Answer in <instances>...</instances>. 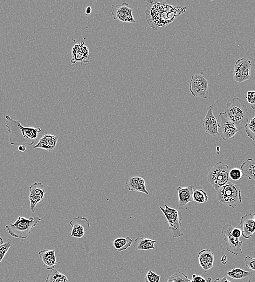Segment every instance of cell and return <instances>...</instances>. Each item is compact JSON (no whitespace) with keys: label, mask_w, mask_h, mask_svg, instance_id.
<instances>
[{"label":"cell","mask_w":255,"mask_h":282,"mask_svg":"<svg viewBox=\"0 0 255 282\" xmlns=\"http://www.w3.org/2000/svg\"><path fill=\"white\" fill-rule=\"evenodd\" d=\"M187 9V7L172 6L167 1H148L145 13L148 24L157 31L173 22Z\"/></svg>","instance_id":"6da1fadb"},{"label":"cell","mask_w":255,"mask_h":282,"mask_svg":"<svg viewBox=\"0 0 255 282\" xmlns=\"http://www.w3.org/2000/svg\"><path fill=\"white\" fill-rule=\"evenodd\" d=\"M5 126L9 134V142L11 146H33L39 140L40 128L24 127L20 120L13 119L9 115L5 116Z\"/></svg>","instance_id":"7a4b0ae2"},{"label":"cell","mask_w":255,"mask_h":282,"mask_svg":"<svg viewBox=\"0 0 255 282\" xmlns=\"http://www.w3.org/2000/svg\"><path fill=\"white\" fill-rule=\"evenodd\" d=\"M225 113L238 129L242 130L249 121L246 102L240 98H234L227 103Z\"/></svg>","instance_id":"3957f363"},{"label":"cell","mask_w":255,"mask_h":282,"mask_svg":"<svg viewBox=\"0 0 255 282\" xmlns=\"http://www.w3.org/2000/svg\"><path fill=\"white\" fill-rule=\"evenodd\" d=\"M41 221V219L38 217H31L29 219L19 217L15 223L6 225L5 229L11 236L26 239L30 236L32 229Z\"/></svg>","instance_id":"277c9868"},{"label":"cell","mask_w":255,"mask_h":282,"mask_svg":"<svg viewBox=\"0 0 255 282\" xmlns=\"http://www.w3.org/2000/svg\"><path fill=\"white\" fill-rule=\"evenodd\" d=\"M217 199L220 203L235 209L242 203V191L239 185L230 181L217 191Z\"/></svg>","instance_id":"5b68a950"},{"label":"cell","mask_w":255,"mask_h":282,"mask_svg":"<svg viewBox=\"0 0 255 282\" xmlns=\"http://www.w3.org/2000/svg\"><path fill=\"white\" fill-rule=\"evenodd\" d=\"M229 167L222 161H219L210 171L208 181L211 186L216 191L224 186L230 182Z\"/></svg>","instance_id":"8992f818"},{"label":"cell","mask_w":255,"mask_h":282,"mask_svg":"<svg viewBox=\"0 0 255 282\" xmlns=\"http://www.w3.org/2000/svg\"><path fill=\"white\" fill-rule=\"evenodd\" d=\"M165 208L160 206V209L166 217L168 224L169 228L171 231L172 237L178 238L183 236V231L182 228V216L180 212L175 209L171 208L164 205Z\"/></svg>","instance_id":"52a82bcc"},{"label":"cell","mask_w":255,"mask_h":282,"mask_svg":"<svg viewBox=\"0 0 255 282\" xmlns=\"http://www.w3.org/2000/svg\"><path fill=\"white\" fill-rule=\"evenodd\" d=\"M209 89V82L202 73L193 75L189 84V90L193 96L205 100L208 99Z\"/></svg>","instance_id":"ba28073f"},{"label":"cell","mask_w":255,"mask_h":282,"mask_svg":"<svg viewBox=\"0 0 255 282\" xmlns=\"http://www.w3.org/2000/svg\"><path fill=\"white\" fill-rule=\"evenodd\" d=\"M219 134L224 141L235 138L239 130L232 122L227 118L225 113H220L217 119Z\"/></svg>","instance_id":"9c48e42d"},{"label":"cell","mask_w":255,"mask_h":282,"mask_svg":"<svg viewBox=\"0 0 255 282\" xmlns=\"http://www.w3.org/2000/svg\"><path fill=\"white\" fill-rule=\"evenodd\" d=\"M233 226L226 224L223 227L222 232L224 236V241L226 245L227 251L238 256L243 253L242 246L243 242L240 241L239 239L234 238L231 235Z\"/></svg>","instance_id":"30bf717a"},{"label":"cell","mask_w":255,"mask_h":282,"mask_svg":"<svg viewBox=\"0 0 255 282\" xmlns=\"http://www.w3.org/2000/svg\"><path fill=\"white\" fill-rule=\"evenodd\" d=\"M133 10L130 8L127 3L113 5L111 7V13L114 19L123 23H136L133 15Z\"/></svg>","instance_id":"8fae6325"},{"label":"cell","mask_w":255,"mask_h":282,"mask_svg":"<svg viewBox=\"0 0 255 282\" xmlns=\"http://www.w3.org/2000/svg\"><path fill=\"white\" fill-rule=\"evenodd\" d=\"M251 62L245 58L237 60L234 68L233 79L239 83L251 78Z\"/></svg>","instance_id":"7c38bea8"},{"label":"cell","mask_w":255,"mask_h":282,"mask_svg":"<svg viewBox=\"0 0 255 282\" xmlns=\"http://www.w3.org/2000/svg\"><path fill=\"white\" fill-rule=\"evenodd\" d=\"M47 191L46 185L40 182H35L29 187V201L30 211L32 213L36 212V206L38 204L44 201L45 195Z\"/></svg>","instance_id":"4fadbf2b"},{"label":"cell","mask_w":255,"mask_h":282,"mask_svg":"<svg viewBox=\"0 0 255 282\" xmlns=\"http://www.w3.org/2000/svg\"><path fill=\"white\" fill-rule=\"evenodd\" d=\"M214 106H210L207 109V112L203 121V127L204 131L213 137L219 135L217 119L213 113Z\"/></svg>","instance_id":"5bb4252c"},{"label":"cell","mask_w":255,"mask_h":282,"mask_svg":"<svg viewBox=\"0 0 255 282\" xmlns=\"http://www.w3.org/2000/svg\"><path fill=\"white\" fill-rule=\"evenodd\" d=\"M70 224L72 228L71 236L79 239L84 236L86 232L90 228L88 219L80 215L73 218L70 222Z\"/></svg>","instance_id":"9a60e30c"},{"label":"cell","mask_w":255,"mask_h":282,"mask_svg":"<svg viewBox=\"0 0 255 282\" xmlns=\"http://www.w3.org/2000/svg\"><path fill=\"white\" fill-rule=\"evenodd\" d=\"M59 137L58 136L45 133L41 136L34 149H41L51 152L56 150Z\"/></svg>","instance_id":"2e32d148"},{"label":"cell","mask_w":255,"mask_h":282,"mask_svg":"<svg viewBox=\"0 0 255 282\" xmlns=\"http://www.w3.org/2000/svg\"><path fill=\"white\" fill-rule=\"evenodd\" d=\"M89 51L84 41L81 43L74 45L72 50V59L71 63L74 65L77 62L87 64L88 63Z\"/></svg>","instance_id":"e0dca14e"},{"label":"cell","mask_w":255,"mask_h":282,"mask_svg":"<svg viewBox=\"0 0 255 282\" xmlns=\"http://www.w3.org/2000/svg\"><path fill=\"white\" fill-rule=\"evenodd\" d=\"M176 190L178 194L177 205L178 209L181 210H187L188 204L192 201V194L194 187L192 186L178 187Z\"/></svg>","instance_id":"ac0fdd59"},{"label":"cell","mask_w":255,"mask_h":282,"mask_svg":"<svg viewBox=\"0 0 255 282\" xmlns=\"http://www.w3.org/2000/svg\"><path fill=\"white\" fill-rule=\"evenodd\" d=\"M243 237L250 239L255 233V223L252 214H246L241 218L240 228Z\"/></svg>","instance_id":"d6986e66"},{"label":"cell","mask_w":255,"mask_h":282,"mask_svg":"<svg viewBox=\"0 0 255 282\" xmlns=\"http://www.w3.org/2000/svg\"><path fill=\"white\" fill-rule=\"evenodd\" d=\"M38 255L41 263L47 270L54 269L58 264L55 250H41L38 252Z\"/></svg>","instance_id":"ffe728a7"},{"label":"cell","mask_w":255,"mask_h":282,"mask_svg":"<svg viewBox=\"0 0 255 282\" xmlns=\"http://www.w3.org/2000/svg\"><path fill=\"white\" fill-rule=\"evenodd\" d=\"M199 264L206 272L212 269L214 264L215 255L211 250L204 249L198 254Z\"/></svg>","instance_id":"44dd1931"},{"label":"cell","mask_w":255,"mask_h":282,"mask_svg":"<svg viewBox=\"0 0 255 282\" xmlns=\"http://www.w3.org/2000/svg\"><path fill=\"white\" fill-rule=\"evenodd\" d=\"M226 277L230 282H251L253 273L241 269H233L227 272Z\"/></svg>","instance_id":"7402d4cb"},{"label":"cell","mask_w":255,"mask_h":282,"mask_svg":"<svg viewBox=\"0 0 255 282\" xmlns=\"http://www.w3.org/2000/svg\"><path fill=\"white\" fill-rule=\"evenodd\" d=\"M126 185L130 191H136L149 195L146 189V182L143 178L139 176L130 177L126 180Z\"/></svg>","instance_id":"603a6c76"},{"label":"cell","mask_w":255,"mask_h":282,"mask_svg":"<svg viewBox=\"0 0 255 282\" xmlns=\"http://www.w3.org/2000/svg\"><path fill=\"white\" fill-rule=\"evenodd\" d=\"M156 240L144 237H137L135 240L133 246L136 250H155Z\"/></svg>","instance_id":"cb8c5ba5"},{"label":"cell","mask_w":255,"mask_h":282,"mask_svg":"<svg viewBox=\"0 0 255 282\" xmlns=\"http://www.w3.org/2000/svg\"><path fill=\"white\" fill-rule=\"evenodd\" d=\"M243 176L247 177L250 180H255V160L247 159L241 166Z\"/></svg>","instance_id":"d4e9b609"},{"label":"cell","mask_w":255,"mask_h":282,"mask_svg":"<svg viewBox=\"0 0 255 282\" xmlns=\"http://www.w3.org/2000/svg\"><path fill=\"white\" fill-rule=\"evenodd\" d=\"M133 240L129 237L118 238L114 240L113 245L117 251L122 252L127 250L132 246Z\"/></svg>","instance_id":"484cf974"},{"label":"cell","mask_w":255,"mask_h":282,"mask_svg":"<svg viewBox=\"0 0 255 282\" xmlns=\"http://www.w3.org/2000/svg\"><path fill=\"white\" fill-rule=\"evenodd\" d=\"M46 282H68V279L65 275L54 269L48 274Z\"/></svg>","instance_id":"4316f807"},{"label":"cell","mask_w":255,"mask_h":282,"mask_svg":"<svg viewBox=\"0 0 255 282\" xmlns=\"http://www.w3.org/2000/svg\"><path fill=\"white\" fill-rule=\"evenodd\" d=\"M209 197L203 189H194L192 194V201L204 204L208 201Z\"/></svg>","instance_id":"83f0119b"},{"label":"cell","mask_w":255,"mask_h":282,"mask_svg":"<svg viewBox=\"0 0 255 282\" xmlns=\"http://www.w3.org/2000/svg\"><path fill=\"white\" fill-rule=\"evenodd\" d=\"M245 129L247 136L252 140L255 141V116L250 122L247 124Z\"/></svg>","instance_id":"f1b7e54d"},{"label":"cell","mask_w":255,"mask_h":282,"mask_svg":"<svg viewBox=\"0 0 255 282\" xmlns=\"http://www.w3.org/2000/svg\"><path fill=\"white\" fill-rule=\"evenodd\" d=\"M190 280L187 275L179 272L171 275L167 282H189Z\"/></svg>","instance_id":"f546056e"},{"label":"cell","mask_w":255,"mask_h":282,"mask_svg":"<svg viewBox=\"0 0 255 282\" xmlns=\"http://www.w3.org/2000/svg\"><path fill=\"white\" fill-rule=\"evenodd\" d=\"M13 246L12 240L8 239L5 243H4L2 246H0V263L4 258L7 253H8L9 249Z\"/></svg>","instance_id":"4dcf8cb0"},{"label":"cell","mask_w":255,"mask_h":282,"mask_svg":"<svg viewBox=\"0 0 255 282\" xmlns=\"http://www.w3.org/2000/svg\"><path fill=\"white\" fill-rule=\"evenodd\" d=\"M229 177L234 181H239L243 177L242 171L240 169L233 168L229 172Z\"/></svg>","instance_id":"1f68e13d"},{"label":"cell","mask_w":255,"mask_h":282,"mask_svg":"<svg viewBox=\"0 0 255 282\" xmlns=\"http://www.w3.org/2000/svg\"><path fill=\"white\" fill-rule=\"evenodd\" d=\"M161 277L151 270H149L146 274L145 282H160Z\"/></svg>","instance_id":"d6a6232c"},{"label":"cell","mask_w":255,"mask_h":282,"mask_svg":"<svg viewBox=\"0 0 255 282\" xmlns=\"http://www.w3.org/2000/svg\"><path fill=\"white\" fill-rule=\"evenodd\" d=\"M245 265L249 269L255 271V258L247 256L244 258Z\"/></svg>","instance_id":"836d02e7"},{"label":"cell","mask_w":255,"mask_h":282,"mask_svg":"<svg viewBox=\"0 0 255 282\" xmlns=\"http://www.w3.org/2000/svg\"><path fill=\"white\" fill-rule=\"evenodd\" d=\"M246 100L249 103L252 109L255 110V91L247 92Z\"/></svg>","instance_id":"e575fe53"},{"label":"cell","mask_w":255,"mask_h":282,"mask_svg":"<svg viewBox=\"0 0 255 282\" xmlns=\"http://www.w3.org/2000/svg\"><path fill=\"white\" fill-rule=\"evenodd\" d=\"M231 235L234 238L239 239L242 236V231L239 228H234L233 227L231 230Z\"/></svg>","instance_id":"d590c367"},{"label":"cell","mask_w":255,"mask_h":282,"mask_svg":"<svg viewBox=\"0 0 255 282\" xmlns=\"http://www.w3.org/2000/svg\"><path fill=\"white\" fill-rule=\"evenodd\" d=\"M192 281L194 282H207L203 277L197 274L193 275Z\"/></svg>","instance_id":"8d00e7d4"},{"label":"cell","mask_w":255,"mask_h":282,"mask_svg":"<svg viewBox=\"0 0 255 282\" xmlns=\"http://www.w3.org/2000/svg\"><path fill=\"white\" fill-rule=\"evenodd\" d=\"M213 282H230V281L228 279H227L226 277H224L222 278H217Z\"/></svg>","instance_id":"74e56055"},{"label":"cell","mask_w":255,"mask_h":282,"mask_svg":"<svg viewBox=\"0 0 255 282\" xmlns=\"http://www.w3.org/2000/svg\"><path fill=\"white\" fill-rule=\"evenodd\" d=\"M18 149L20 152L24 153L26 150V147L25 146H18Z\"/></svg>","instance_id":"f35d334b"},{"label":"cell","mask_w":255,"mask_h":282,"mask_svg":"<svg viewBox=\"0 0 255 282\" xmlns=\"http://www.w3.org/2000/svg\"><path fill=\"white\" fill-rule=\"evenodd\" d=\"M86 15L87 16L91 15L92 12V8L90 6H88L85 11Z\"/></svg>","instance_id":"ab89813d"},{"label":"cell","mask_w":255,"mask_h":282,"mask_svg":"<svg viewBox=\"0 0 255 282\" xmlns=\"http://www.w3.org/2000/svg\"><path fill=\"white\" fill-rule=\"evenodd\" d=\"M221 263L223 265H226V264L227 263V257H226V255H223V257H222Z\"/></svg>","instance_id":"60d3db41"},{"label":"cell","mask_w":255,"mask_h":282,"mask_svg":"<svg viewBox=\"0 0 255 282\" xmlns=\"http://www.w3.org/2000/svg\"><path fill=\"white\" fill-rule=\"evenodd\" d=\"M3 244H4L3 239L2 237L0 236V246H2Z\"/></svg>","instance_id":"b9f144b4"},{"label":"cell","mask_w":255,"mask_h":282,"mask_svg":"<svg viewBox=\"0 0 255 282\" xmlns=\"http://www.w3.org/2000/svg\"><path fill=\"white\" fill-rule=\"evenodd\" d=\"M253 221L255 223V213H254V214L253 215Z\"/></svg>","instance_id":"7bdbcfd3"}]
</instances>
